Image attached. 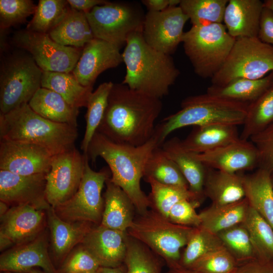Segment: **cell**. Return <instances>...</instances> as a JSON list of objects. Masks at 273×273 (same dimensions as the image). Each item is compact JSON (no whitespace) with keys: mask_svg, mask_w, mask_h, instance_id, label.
<instances>
[{"mask_svg":"<svg viewBox=\"0 0 273 273\" xmlns=\"http://www.w3.org/2000/svg\"><path fill=\"white\" fill-rule=\"evenodd\" d=\"M162 109L161 99L114 83L97 131L116 143L141 146L153 137Z\"/></svg>","mask_w":273,"mask_h":273,"instance_id":"cell-1","label":"cell"},{"mask_svg":"<svg viewBox=\"0 0 273 273\" xmlns=\"http://www.w3.org/2000/svg\"><path fill=\"white\" fill-rule=\"evenodd\" d=\"M159 146L156 136L139 146L115 143L96 131L90 141L86 155L95 163L103 158L111 171V181L121 188L134 204L136 212L141 214L150 207V202L141 187L147 161L154 150Z\"/></svg>","mask_w":273,"mask_h":273,"instance_id":"cell-2","label":"cell"},{"mask_svg":"<svg viewBox=\"0 0 273 273\" xmlns=\"http://www.w3.org/2000/svg\"><path fill=\"white\" fill-rule=\"evenodd\" d=\"M122 55L126 66L122 83L152 97L167 96L180 74L171 56L148 45L142 31L128 36Z\"/></svg>","mask_w":273,"mask_h":273,"instance_id":"cell-3","label":"cell"},{"mask_svg":"<svg viewBox=\"0 0 273 273\" xmlns=\"http://www.w3.org/2000/svg\"><path fill=\"white\" fill-rule=\"evenodd\" d=\"M77 135V127L48 120L33 111L28 103L0 114L1 140L35 144L53 155L74 148Z\"/></svg>","mask_w":273,"mask_h":273,"instance_id":"cell-4","label":"cell"},{"mask_svg":"<svg viewBox=\"0 0 273 273\" xmlns=\"http://www.w3.org/2000/svg\"><path fill=\"white\" fill-rule=\"evenodd\" d=\"M248 106L207 93L189 96L182 101L180 110L165 117L156 125L154 135L161 147L169 134L184 127L243 125Z\"/></svg>","mask_w":273,"mask_h":273,"instance_id":"cell-5","label":"cell"},{"mask_svg":"<svg viewBox=\"0 0 273 273\" xmlns=\"http://www.w3.org/2000/svg\"><path fill=\"white\" fill-rule=\"evenodd\" d=\"M194 228L174 223L151 208L135 215L126 233L145 244L171 267L179 264L180 250L187 244Z\"/></svg>","mask_w":273,"mask_h":273,"instance_id":"cell-6","label":"cell"},{"mask_svg":"<svg viewBox=\"0 0 273 273\" xmlns=\"http://www.w3.org/2000/svg\"><path fill=\"white\" fill-rule=\"evenodd\" d=\"M235 40L223 24L215 23L192 26L185 32L182 42L195 73L211 79L224 63Z\"/></svg>","mask_w":273,"mask_h":273,"instance_id":"cell-7","label":"cell"},{"mask_svg":"<svg viewBox=\"0 0 273 273\" xmlns=\"http://www.w3.org/2000/svg\"><path fill=\"white\" fill-rule=\"evenodd\" d=\"M272 71L273 46L258 37H240L211 80L212 85L223 86L238 78L260 79Z\"/></svg>","mask_w":273,"mask_h":273,"instance_id":"cell-8","label":"cell"},{"mask_svg":"<svg viewBox=\"0 0 273 273\" xmlns=\"http://www.w3.org/2000/svg\"><path fill=\"white\" fill-rule=\"evenodd\" d=\"M42 72L30 54L18 53L6 58L1 69L0 114L28 103L41 87Z\"/></svg>","mask_w":273,"mask_h":273,"instance_id":"cell-9","label":"cell"},{"mask_svg":"<svg viewBox=\"0 0 273 273\" xmlns=\"http://www.w3.org/2000/svg\"><path fill=\"white\" fill-rule=\"evenodd\" d=\"M95 38L120 49L132 33L142 31L145 14L141 7L129 2H110L85 13Z\"/></svg>","mask_w":273,"mask_h":273,"instance_id":"cell-10","label":"cell"},{"mask_svg":"<svg viewBox=\"0 0 273 273\" xmlns=\"http://www.w3.org/2000/svg\"><path fill=\"white\" fill-rule=\"evenodd\" d=\"M84 155V171L78 189L68 201L54 209L59 216L65 220L99 225L104 207L102 192L111 173L110 169L106 167L99 171H94L89 164L87 155Z\"/></svg>","mask_w":273,"mask_h":273,"instance_id":"cell-11","label":"cell"},{"mask_svg":"<svg viewBox=\"0 0 273 273\" xmlns=\"http://www.w3.org/2000/svg\"><path fill=\"white\" fill-rule=\"evenodd\" d=\"M13 40L17 47L29 53L43 71L72 72L83 50L61 45L48 33L27 29L16 32Z\"/></svg>","mask_w":273,"mask_h":273,"instance_id":"cell-12","label":"cell"},{"mask_svg":"<svg viewBox=\"0 0 273 273\" xmlns=\"http://www.w3.org/2000/svg\"><path fill=\"white\" fill-rule=\"evenodd\" d=\"M85 156L74 147L53 156L46 175V198L56 208L76 193L82 177Z\"/></svg>","mask_w":273,"mask_h":273,"instance_id":"cell-13","label":"cell"},{"mask_svg":"<svg viewBox=\"0 0 273 273\" xmlns=\"http://www.w3.org/2000/svg\"><path fill=\"white\" fill-rule=\"evenodd\" d=\"M188 20L179 6L159 12L148 11L143 25V36L154 49L171 55L183 41L184 28Z\"/></svg>","mask_w":273,"mask_h":273,"instance_id":"cell-14","label":"cell"},{"mask_svg":"<svg viewBox=\"0 0 273 273\" xmlns=\"http://www.w3.org/2000/svg\"><path fill=\"white\" fill-rule=\"evenodd\" d=\"M53 156L47 149L35 144L0 141V170L23 175L47 174Z\"/></svg>","mask_w":273,"mask_h":273,"instance_id":"cell-15","label":"cell"},{"mask_svg":"<svg viewBox=\"0 0 273 273\" xmlns=\"http://www.w3.org/2000/svg\"><path fill=\"white\" fill-rule=\"evenodd\" d=\"M47 174L23 175L0 170V199L7 204H28L47 210Z\"/></svg>","mask_w":273,"mask_h":273,"instance_id":"cell-16","label":"cell"},{"mask_svg":"<svg viewBox=\"0 0 273 273\" xmlns=\"http://www.w3.org/2000/svg\"><path fill=\"white\" fill-rule=\"evenodd\" d=\"M120 48L105 40L94 38L83 48L72 74L84 86H93L104 71L123 62Z\"/></svg>","mask_w":273,"mask_h":273,"instance_id":"cell-17","label":"cell"},{"mask_svg":"<svg viewBox=\"0 0 273 273\" xmlns=\"http://www.w3.org/2000/svg\"><path fill=\"white\" fill-rule=\"evenodd\" d=\"M195 155L206 167L232 173L258 167L259 163L258 152L250 140L240 139Z\"/></svg>","mask_w":273,"mask_h":273,"instance_id":"cell-18","label":"cell"},{"mask_svg":"<svg viewBox=\"0 0 273 273\" xmlns=\"http://www.w3.org/2000/svg\"><path fill=\"white\" fill-rule=\"evenodd\" d=\"M126 236V232L99 224L92 228L81 243L96 258L101 266L116 267L124 262Z\"/></svg>","mask_w":273,"mask_h":273,"instance_id":"cell-19","label":"cell"},{"mask_svg":"<svg viewBox=\"0 0 273 273\" xmlns=\"http://www.w3.org/2000/svg\"><path fill=\"white\" fill-rule=\"evenodd\" d=\"M43 210L28 204L14 205L1 218L0 237L9 240L12 245L33 240L42 228Z\"/></svg>","mask_w":273,"mask_h":273,"instance_id":"cell-20","label":"cell"},{"mask_svg":"<svg viewBox=\"0 0 273 273\" xmlns=\"http://www.w3.org/2000/svg\"><path fill=\"white\" fill-rule=\"evenodd\" d=\"M40 267L46 273H57L50 258L46 240L37 238L6 251L0 257L2 272H21Z\"/></svg>","mask_w":273,"mask_h":273,"instance_id":"cell-21","label":"cell"},{"mask_svg":"<svg viewBox=\"0 0 273 273\" xmlns=\"http://www.w3.org/2000/svg\"><path fill=\"white\" fill-rule=\"evenodd\" d=\"M263 8L260 0H229L223 19L229 34L234 38L257 37Z\"/></svg>","mask_w":273,"mask_h":273,"instance_id":"cell-22","label":"cell"},{"mask_svg":"<svg viewBox=\"0 0 273 273\" xmlns=\"http://www.w3.org/2000/svg\"><path fill=\"white\" fill-rule=\"evenodd\" d=\"M104 195V207L100 224L115 230L126 232L135 216L136 209L132 202L110 178L106 182Z\"/></svg>","mask_w":273,"mask_h":273,"instance_id":"cell-23","label":"cell"},{"mask_svg":"<svg viewBox=\"0 0 273 273\" xmlns=\"http://www.w3.org/2000/svg\"><path fill=\"white\" fill-rule=\"evenodd\" d=\"M161 147L179 168L188 182L189 190L202 200L204 196L206 167L177 137L166 140Z\"/></svg>","mask_w":273,"mask_h":273,"instance_id":"cell-24","label":"cell"},{"mask_svg":"<svg viewBox=\"0 0 273 273\" xmlns=\"http://www.w3.org/2000/svg\"><path fill=\"white\" fill-rule=\"evenodd\" d=\"M204 196L214 205H226L245 197L242 175L206 167Z\"/></svg>","mask_w":273,"mask_h":273,"instance_id":"cell-25","label":"cell"},{"mask_svg":"<svg viewBox=\"0 0 273 273\" xmlns=\"http://www.w3.org/2000/svg\"><path fill=\"white\" fill-rule=\"evenodd\" d=\"M52 245L58 259L65 256L77 244L82 242L93 226L87 222L70 223L63 220L51 206L47 209Z\"/></svg>","mask_w":273,"mask_h":273,"instance_id":"cell-26","label":"cell"},{"mask_svg":"<svg viewBox=\"0 0 273 273\" xmlns=\"http://www.w3.org/2000/svg\"><path fill=\"white\" fill-rule=\"evenodd\" d=\"M240 135L237 126L213 124L197 127L182 141L190 152L201 154L235 142Z\"/></svg>","mask_w":273,"mask_h":273,"instance_id":"cell-27","label":"cell"},{"mask_svg":"<svg viewBox=\"0 0 273 273\" xmlns=\"http://www.w3.org/2000/svg\"><path fill=\"white\" fill-rule=\"evenodd\" d=\"M271 172L258 168L254 173L242 176L245 198L273 229V188Z\"/></svg>","mask_w":273,"mask_h":273,"instance_id":"cell-28","label":"cell"},{"mask_svg":"<svg viewBox=\"0 0 273 273\" xmlns=\"http://www.w3.org/2000/svg\"><path fill=\"white\" fill-rule=\"evenodd\" d=\"M28 104L33 111L48 120L77 127L78 109L51 89L41 87Z\"/></svg>","mask_w":273,"mask_h":273,"instance_id":"cell-29","label":"cell"},{"mask_svg":"<svg viewBox=\"0 0 273 273\" xmlns=\"http://www.w3.org/2000/svg\"><path fill=\"white\" fill-rule=\"evenodd\" d=\"M48 34L56 42L76 48L83 49L95 38L85 13L71 8L62 21Z\"/></svg>","mask_w":273,"mask_h":273,"instance_id":"cell-30","label":"cell"},{"mask_svg":"<svg viewBox=\"0 0 273 273\" xmlns=\"http://www.w3.org/2000/svg\"><path fill=\"white\" fill-rule=\"evenodd\" d=\"M273 83V71L258 79L238 78L223 86L211 85L206 93L230 101L249 105L259 98Z\"/></svg>","mask_w":273,"mask_h":273,"instance_id":"cell-31","label":"cell"},{"mask_svg":"<svg viewBox=\"0 0 273 273\" xmlns=\"http://www.w3.org/2000/svg\"><path fill=\"white\" fill-rule=\"evenodd\" d=\"M41 87L60 95L70 105L78 109L86 107L93 86L81 85L72 73L43 71Z\"/></svg>","mask_w":273,"mask_h":273,"instance_id":"cell-32","label":"cell"},{"mask_svg":"<svg viewBox=\"0 0 273 273\" xmlns=\"http://www.w3.org/2000/svg\"><path fill=\"white\" fill-rule=\"evenodd\" d=\"M249 203L245 197L235 203L211 205L199 213L200 226L217 234L220 231L243 222Z\"/></svg>","mask_w":273,"mask_h":273,"instance_id":"cell-33","label":"cell"},{"mask_svg":"<svg viewBox=\"0 0 273 273\" xmlns=\"http://www.w3.org/2000/svg\"><path fill=\"white\" fill-rule=\"evenodd\" d=\"M273 123V83L255 101L249 104L241 140L248 141Z\"/></svg>","mask_w":273,"mask_h":273,"instance_id":"cell-34","label":"cell"},{"mask_svg":"<svg viewBox=\"0 0 273 273\" xmlns=\"http://www.w3.org/2000/svg\"><path fill=\"white\" fill-rule=\"evenodd\" d=\"M242 223L247 230L257 258L273 260V229L249 204Z\"/></svg>","mask_w":273,"mask_h":273,"instance_id":"cell-35","label":"cell"},{"mask_svg":"<svg viewBox=\"0 0 273 273\" xmlns=\"http://www.w3.org/2000/svg\"><path fill=\"white\" fill-rule=\"evenodd\" d=\"M145 177H151L164 185L189 189L188 182L177 165L160 146L154 150L147 161L144 176Z\"/></svg>","mask_w":273,"mask_h":273,"instance_id":"cell-36","label":"cell"},{"mask_svg":"<svg viewBox=\"0 0 273 273\" xmlns=\"http://www.w3.org/2000/svg\"><path fill=\"white\" fill-rule=\"evenodd\" d=\"M123 262L126 273H161L162 259L159 255L145 244L127 234Z\"/></svg>","mask_w":273,"mask_h":273,"instance_id":"cell-37","label":"cell"},{"mask_svg":"<svg viewBox=\"0 0 273 273\" xmlns=\"http://www.w3.org/2000/svg\"><path fill=\"white\" fill-rule=\"evenodd\" d=\"M113 84L111 81L101 83L89 98L85 116V130L81 144L84 154H86L89 144L103 119Z\"/></svg>","mask_w":273,"mask_h":273,"instance_id":"cell-38","label":"cell"},{"mask_svg":"<svg viewBox=\"0 0 273 273\" xmlns=\"http://www.w3.org/2000/svg\"><path fill=\"white\" fill-rule=\"evenodd\" d=\"M144 178L151 187V193L148 196L150 208L167 218L172 207L178 201L184 199L200 202L201 201L188 188L164 185L151 177Z\"/></svg>","mask_w":273,"mask_h":273,"instance_id":"cell-39","label":"cell"},{"mask_svg":"<svg viewBox=\"0 0 273 273\" xmlns=\"http://www.w3.org/2000/svg\"><path fill=\"white\" fill-rule=\"evenodd\" d=\"M229 0H181L179 6L192 26L222 23Z\"/></svg>","mask_w":273,"mask_h":273,"instance_id":"cell-40","label":"cell"},{"mask_svg":"<svg viewBox=\"0 0 273 273\" xmlns=\"http://www.w3.org/2000/svg\"><path fill=\"white\" fill-rule=\"evenodd\" d=\"M70 7L65 0H39L26 29L38 33H49L66 16Z\"/></svg>","mask_w":273,"mask_h":273,"instance_id":"cell-41","label":"cell"},{"mask_svg":"<svg viewBox=\"0 0 273 273\" xmlns=\"http://www.w3.org/2000/svg\"><path fill=\"white\" fill-rule=\"evenodd\" d=\"M224 247L217 234L200 226L194 228L181 255L179 264L188 267L204 254Z\"/></svg>","mask_w":273,"mask_h":273,"instance_id":"cell-42","label":"cell"},{"mask_svg":"<svg viewBox=\"0 0 273 273\" xmlns=\"http://www.w3.org/2000/svg\"><path fill=\"white\" fill-rule=\"evenodd\" d=\"M217 234L238 264L256 258L249 235L242 222Z\"/></svg>","mask_w":273,"mask_h":273,"instance_id":"cell-43","label":"cell"},{"mask_svg":"<svg viewBox=\"0 0 273 273\" xmlns=\"http://www.w3.org/2000/svg\"><path fill=\"white\" fill-rule=\"evenodd\" d=\"M237 265L236 259L224 247L204 254L188 268L199 273H232Z\"/></svg>","mask_w":273,"mask_h":273,"instance_id":"cell-44","label":"cell"},{"mask_svg":"<svg viewBox=\"0 0 273 273\" xmlns=\"http://www.w3.org/2000/svg\"><path fill=\"white\" fill-rule=\"evenodd\" d=\"M36 7L31 0H1V28L7 29L23 23L34 14Z\"/></svg>","mask_w":273,"mask_h":273,"instance_id":"cell-45","label":"cell"},{"mask_svg":"<svg viewBox=\"0 0 273 273\" xmlns=\"http://www.w3.org/2000/svg\"><path fill=\"white\" fill-rule=\"evenodd\" d=\"M200 202L189 199L180 200L171 208L168 218L172 222L187 226L198 227L201 225L199 214L195 208Z\"/></svg>","mask_w":273,"mask_h":273,"instance_id":"cell-46","label":"cell"},{"mask_svg":"<svg viewBox=\"0 0 273 273\" xmlns=\"http://www.w3.org/2000/svg\"><path fill=\"white\" fill-rule=\"evenodd\" d=\"M101 267L96 258L83 246L73 251L62 267V273H83L96 271Z\"/></svg>","mask_w":273,"mask_h":273,"instance_id":"cell-47","label":"cell"},{"mask_svg":"<svg viewBox=\"0 0 273 273\" xmlns=\"http://www.w3.org/2000/svg\"><path fill=\"white\" fill-rule=\"evenodd\" d=\"M249 140L258 152V168L273 171V123Z\"/></svg>","mask_w":273,"mask_h":273,"instance_id":"cell-48","label":"cell"},{"mask_svg":"<svg viewBox=\"0 0 273 273\" xmlns=\"http://www.w3.org/2000/svg\"><path fill=\"white\" fill-rule=\"evenodd\" d=\"M257 37L273 46V11L264 7L261 13Z\"/></svg>","mask_w":273,"mask_h":273,"instance_id":"cell-49","label":"cell"},{"mask_svg":"<svg viewBox=\"0 0 273 273\" xmlns=\"http://www.w3.org/2000/svg\"><path fill=\"white\" fill-rule=\"evenodd\" d=\"M268 261L255 258L238 264L232 273H273Z\"/></svg>","mask_w":273,"mask_h":273,"instance_id":"cell-50","label":"cell"},{"mask_svg":"<svg viewBox=\"0 0 273 273\" xmlns=\"http://www.w3.org/2000/svg\"><path fill=\"white\" fill-rule=\"evenodd\" d=\"M108 2L104 0H67L71 9L84 13L88 12L94 7L104 5Z\"/></svg>","mask_w":273,"mask_h":273,"instance_id":"cell-51","label":"cell"},{"mask_svg":"<svg viewBox=\"0 0 273 273\" xmlns=\"http://www.w3.org/2000/svg\"><path fill=\"white\" fill-rule=\"evenodd\" d=\"M141 2L148 11L159 12L169 7V0H143Z\"/></svg>","mask_w":273,"mask_h":273,"instance_id":"cell-52","label":"cell"},{"mask_svg":"<svg viewBox=\"0 0 273 273\" xmlns=\"http://www.w3.org/2000/svg\"><path fill=\"white\" fill-rule=\"evenodd\" d=\"M97 272L98 273H126L125 266L123 265L116 267L101 266Z\"/></svg>","mask_w":273,"mask_h":273,"instance_id":"cell-53","label":"cell"},{"mask_svg":"<svg viewBox=\"0 0 273 273\" xmlns=\"http://www.w3.org/2000/svg\"><path fill=\"white\" fill-rule=\"evenodd\" d=\"M165 273H199L191 268L183 266L178 264L173 267H169V270Z\"/></svg>","mask_w":273,"mask_h":273,"instance_id":"cell-54","label":"cell"},{"mask_svg":"<svg viewBox=\"0 0 273 273\" xmlns=\"http://www.w3.org/2000/svg\"><path fill=\"white\" fill-rule=\"evenodd\" d=\"M8 204L1 201L0 202V217L2 218L8 211Z\"/></svg>","mask_w":273,"mask_h":273,"instance_id":"cell-55","label":"cell"},{"mask_svg":"<svg viewBox=\"0 0 273 273\" xmlns=\"http://www.w3.org/2000/svg\"><path fill=\"white\" fill-rule=\"evenodd\" d=\"M263 7L273 11V0H265L263 2Z\"/></svg>","mask_w":273,"mask_h":273,"instance_id":"cell-56","label":"cell"},{"mask_svg":"<svg viewBox=\"0 0 273 273\" xmlns=\"http://www.w3.org/2000/svg\"><path fill=\"white\" fill-rule=\"evenodd\" d=\"M3 273H20V272H10V271H4V272H3ZM29 273H39V272H36V271H31V272H30Z\"/></svg>","mask_w":273,"mask_h":273,"instance_id":"cell-57","label":"cell"},{"mask_svg":"<svg viewBox=\"0 0 273 273\" xmlns=\"http://www.w3.org/2000/svg\"><path fill=\"white\" fill-rule=\"evenodd\" d=\"M270 178H271V181L272 186L273 188V171L271 172Z\"/></svg>","mask_w":273,"mask_h":273,"instance_id":"cell-58","label":"cell"},{"mask_svg":"<svg viewBox=\"0 0 273 273\" xmlns=\"http://www.w3.org/2000/svg\"><path fill=\"white\" fill-rule=\"evenodd\" d=\"M97 270H96V271H87V272H83V273H98Z\"/></svg>","mask_w":273,"mask_h":273,"instance_id":"cell-59","label":"cell"}]
</instances>
